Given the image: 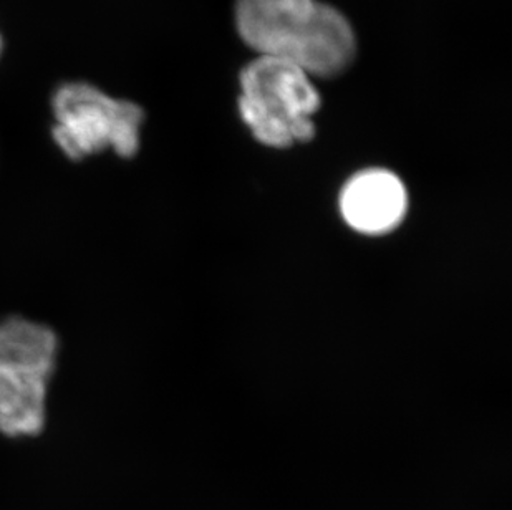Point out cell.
<instances>
[{
	"label": "cell",
	"instance_id": "cell-3",
	"mask_svg": "<svg viewBox=\"0 0 512 510\" xmlns=\"http://www.w3.org/2000/svg\"><path fill=\"white\" fill-rule=\"evenodd\" d=\"M57 358L52 328L24 317L0 320V433L19 438L44 429Z\"/></svg>",
	"mask_w": 512,
	"mask_h": 510
},
{
	"label": "cell",
	"instance_id": "cell-4",
	"mask_svg": "<svg viewBox=\"0 0 512 510\" xmlns=\"http://www.w3.org/2000/svg\"><path fill=\"white\" fill-rule=\"evenodd\" d=\"M52 136L72 161L112 150L133 158L140 150L145 111L135 103L116 100L90 83H65L52 100Z\"/></svg>",
	"mask_w": 512,
	"mask_h": 510
},
{
	"label": "cell",
	"instance_id": "cell-6",
	"mask_svg": "<svg viewBox=\"0 0 512 510\" xmlns=\"http://www.w3.org/2000/svg\"><path fill=\"white\" fill-rule=\"evenodd\" d=\"M0 49H2V39H0Z\"/></svg>",
	"mask_w": 512,
	"mask_h": 510
},
{
	"label": "cell",
	"instance_id": "cell-2",
	"mask_svg": "<svg viewBox=\"0 0 512 510\" xmlns=\"http://www.w3.org/2000/svg\"><path fill=\"white\" fill-rule=\"evenodd\" d=\"M239 113L262 145L289 148L315 136L320 93L312 77L294 63L259 57L242 68Z\"/></svg>",
	"mask_w": 512,
	"mask_h": 510
},
{
	"label": "cell",
	"instance_id": "cell-5",
	"mask_svg": "<svg viewBox=\"0 0 512 510\" xmlns=\"http://www.w3.org/2000/svg\"><path fill=\"white\" fill-rule=\"evenodd\" d=\"M408 206L400 179L385 169H368L343 188L340 207L345 221L363 234H383L400 224Z\"/></svg>",
	"mask_w": 512,
	"mask_h": 510
},
{
	"label": "cell",
	"instance_id": "cell-1",
	"mask_svg": "<svg viewBox=\"0 0 512 510\" xmlns=\"http://www.w3.org/2000/svg\"><path fill=\"white\" fill-rule=\"evenodd\" d=\"M234 22L259 57L287 60L312 78L340 75L357 52L347 17L320 0H236Z\"/></svg>",
	"mask_w": 512,
	"mask_h": 510
}]
</instances>
